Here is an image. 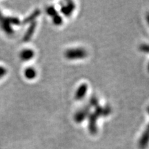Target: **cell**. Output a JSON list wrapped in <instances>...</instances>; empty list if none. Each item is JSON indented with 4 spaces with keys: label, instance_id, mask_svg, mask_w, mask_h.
Instances as JSON below:
<instances>
[{
    "label": "cell",
    "instance_id": "cell-1",
    "mask_svg": "<svg viewBox=\"0 0 149 149\" xmlns=\"http://www.w3.org/2000/svg\"><path fill=\"white\" fill-rule=\"evenodd\" d=\"M88 56V53L85 49L81 48H70L64 53V57L69 60L84 59Z\"/></svg>",
    "mask_w": 149,
    "mask_h": 149
},
{
    "label": "cell",
    "instance_id": "cell-2",
    "mask_svg": "<svg viewBox=\"0 0 149 149\" xmlns=\"http://www.w3.org/2000/svg\"><path fill=\"white\" fill-rule=\"evenodd\" d=\"M91 107L89 104L86 105L84 107L82 108L81 109H80L79 111H78L77 113L74 114V120L75 121L76 123L77 124H80L86 120L87 117L88 116L89 114L91 113Z\"/></svg>",
    "mask_w": 149,
    "mask_h": 149
},
{
    "label": "cell",
    "instance_id": "cell-3",
    "mask_svg": "<svg viewBox=\"0 0 149 149\" xmlns=\"http://www.w3.org/2000/svg\"><path fill=\"white\" fill-rule=\"evenodd\" d=\"M88 130L91 135H95L97 133V121L99 117L95 113H91L88 116Z\"/></svg>",
    "mask_w": 149,
    "mask_h": 149
},
{
    "label": "cell",
    "instance_id": "cell-4",
    "mask_svg": "<svg viewBox=\"0 0 149 149\" xmlns=\"http://www.w3.org/2000/svg\"><path fill=\"white\" fill-rule=\"evenodd\" d=\"M147 111L149 113V107L147 109ZM149 144V124L147 126V127L141 135L140 139L139 140V147L140 149H145L148 146Z\"/></svg>",
    "mask_w": 149,
    "mask_h": 149
},
{
    "label": "cell",
    "instance_id": "cell-5",
    "mask_svg": "<svg viewBox=\"0 0 149 149\" xmlns=\"http://www.w3.org/2000/svg\"><path fill=\"white\" fill-rule=\"evenodd\" d=\"M74 9H75V4L73 1H68L66 3V4L61 6L60 10L61 13L64 16H66V17H69Z\"/></svg>",
    "mask_w": 149,
    "mask_h": 149
},
{
    "label": "cell",
    "instance_id": "cell-6",
    "mask_svg": "<svg viewBox=\"0 0 149 149\" xmlns=\"http://www.w3.org/2000/svg\"><path fill=\"white\" fill-rule=\"evenodd\" d=\"M87 91H88V85L86 84H82L78 87L74 95V98L76 100H81L86 95Z\"/></svg>",
    "mask_w": 149,
    "mask_h": 149
},
{
    "label": "cell",
    "instance_id": "cell-7",
    "mask_svg": "<svg viewBox=\"0 0 149 149\" xmlns=\"http://www.w3.org/2000/svg\"><path fill=\"white\" fill-rule=\"evenodd\" d=\"M19 56L22 60H23L24 61H27L34 57L35 52L33 51L32 49L26 48V49H24L23 51H22L21 53H20Z\"/></svg>",
    "mask_w": 149,
    "mask_h": 149
},
{
    "label": "cell",
    "instance_id": "cell-8",
    "mask_svg": "<svg viewBox=\"0 0 149 149\" xmlns=\"http://www.w3.org/2000/svg\"><path fill=\"white\" fill-rule=\"evenodd\" d=\"M24 76L27 79L31 80L35 79L37 76V71L33 67H29L24 70Z\"/></svg>",
    "mask_w": 149,
    "mask_h": 149
},
{
    "label": "cell",
    "instance_id": "cell-9",
    "mask_svg": "<svg viewBox=\"0 0 149 149\" xmlns=\"http://www.w3.org/2000/svg\"><path fill=\"white\" fill-rule=\"evenodd\" d=\"M35 27H36V23H35V22H33V23L31 25V26L29 27V29H28L26 34L25 37H24V40L29 41L30 39H31V37H32V35H33V33H34Z\"/></svg>",
    "mask_w": 149,
    "mask_h": 149
},
{
    "label": "cell",
    "instance_id": "cell-10",
    "mask_svg": "<svg viewBox=\"0 0 149 149\" xmlns=\"http://www.w3.org/2000/svg\"><path fill=\"white\" fill-rule=\"evenodd\" d=\"M46 13H47L49 16L52 17H55V15H58L56 8L54 6H48V8H46Z\"/></svg>",
    "mask_w": 149,
    "mask_h": 149
},
{
    "label": "cell",
    "instance_id": "cell-11",
    "mask_svg": "<svg viewBox=\"0 0 149 149\" xmlns=\"http://www.w3.org/2000/svg\"><path fill=\"white\" fill-rule=\"evenodd\" d=\"M53 22L55 26H60L63 23V18L62 17L57 15L53 17Z\"/></svg>",
    "mask_w": 149,
    "mask_h": 149
},
{
    "label": "cell",
    "instance_id": "cell-12",
    "mask_svg": "<svg viewBox=\"0 0 149 149\" xmlns=\"http://www.w3.org/2000/svg\"><path fill=\"white\" fill-rule=\"evenodd\" d=\"M89 105L90 107H93L95 108H96L97 107L99 106V101H98V99L97 97L96 96L93 95L91 97L90 99V101H89Z\"/></svg>",
    "mask_w": 149,
    "mask_h": 149
},
{
    "label": "cell",
    "instance_id": "cell-13",
    "mask_svg": "<svg viewBox=\"0 0 149 149\" xmlns=\"http://www.w3.org/2000/svg\"><path fill=\"white\" fill-rule=\"evenodd\" d=\"M40 15V10H37L34 11V13H33L31 15V16L29 17H28L25 20V22H29L33 21V19H35L37 17H38L39 15Z\"/></svg>",
    "mask_w": 149,
    "mask_h": 149
},
{
    "label": "cell",
    "instance_id": "cell-14",
    "mask_svg": "<svg viewBox=\"0 0 149 149\" xmlns=\"http://www.w3.org/2000/svg\"><path fill=\"white\" fill-rule=\"evenodd\" d=\"M112 112V109L109 105H106L103 107V117H107L111 114Z\"/></svg>",
    "mask_w": 149,
    "mask_h": 149
},
{
    "label": "cell",
    "instance_id": "cell-15",
    "mask_svg": "<svg viewBox=\"0 0 149 149\" xmlns=\"http://www.w3.org/2000/svg\"><path fill=\"white\" fill-rule=\"evenodd\" d=\"M139 50L144 53H149V44H141L139 46Z\"/></svg>",
    "mask_w": 149,
    "mask_h": 149
},
{
    "label": "cell",
    "instance_id": "cell-16",
    "mask_svg": "<svg viewBox=\"0 0 149 149\" xmlns=\"http://www.w3.org/2000/svg\"><path fill=\"white\" fill-rule=\"evenodd\" d=\"M6 68H3V67L0 66V79H1V77H3L6 74Z\"/></svg>",
    "mask_w": 149,
    "mask_h": 149
},
{
    "label": "cell",
    "instance_id": "cell-17",
    "mask_svg": "<svg viewBox=\"0 0 149 149\" xmlns=\"http://www.w3.org/2000/svg\"><path fill=\"white\" fill-rule=\"evenodd\" d=\"M146 20H147V22H148V24H149V13L147 14L146 15Z\"/></svg>",
    "mask_w": 149,
    "mask_h": 149
},
{
    "label": "cell",
    "instance_id": "cell-18",
    "mask_svg": "<svg viewBox=\"0 0 149 149\" xmlns=\"http://www.w3.org/2000/svg\"><path fill=\"white\" fill-rule=\"evenodd\" d=\"M148 71H149V63H148Z\"/></svg>",
    "mask_w": 149,
    "mask_h": 149
}]
</instances>
